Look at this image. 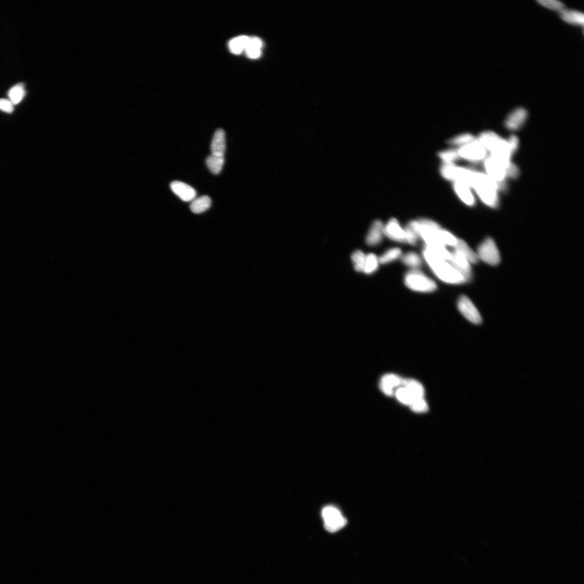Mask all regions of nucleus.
I'll use <instances>...</instances> for the list:
<instances>
[{"label":"nucleus","instance_id":"nucleus-32","mask_svg":"<svg viewBox=\"0 0 584 584\" xmlns=\"http://www.w3.org/2000/svg\"><path fill=\"white\" fill-rule=\"evenodd\" d=\"M537 2L545 8L558 12L565 8L564 4L558 0H538Z\"/></svg>","mask_w":584,"mask_h":584},{"label":"nucleus","instance_id":"nucleus-2","mask_svg":"<svg viewBox=\"0 0 584 584\" xmlns=\"http://www.w3.org/2000/svg\"><path fill=\"white\" fill-rule=\"evenodd\" d=\"M422 253L433 272L440 280L447 284L455 285L465 283L464 277L449 262L443 260L434 251L427 248H424Z\"/></svg>","mask_w":584,"mask_h":584},{"label":"nucleus","instance_id":"nucleus-21","mask_svg":"<svg viewBox=\"0 0 584 584\" xmlns=\"http://www.w3.org/2000/svg\"><path fill=\"white\" fill-rule=\"evenodd\" d=\"M211 199L209 196L204 195L194 199L190 205V209L195 214H200L210 207Z\"/></svg>","mask_w":584,"mask_h":584},{"label":"nucleus","instance_id":"nucleus-19","mask_svg":"<svg viewBox=\"0 0 584 584\" xmlns=\"http://www.w3.org/2000/svg\"><path fill=\"white\" fill-rule=\"evenodd\" d=\"M402 386L405 387L409 391L412 396L413 401L424 398L425 394L424 387L419 382L414 379H404Z\"/></svg>","mask_w":584,"mask_h":584},{"label":"nucleus","instance_id":"nucleus-6","mask_svg":"<svg viewBox=\"0 0 584 584\" xmlns=\"http://www.w3.org/2000/svg\"><path fill=\"white\" fill-rule=\"evenodd\" d=\"M477 254L479 260L488 265L496 266L501 261L499 250L495 241L491 238H487L483 241L478 249Z\"/></svg>","mask_w":584,"mask_h":584},{"label":"nucleus","instance_id":"nucleus-17","mask_svg":"<svg viewBox=\"0 0 584 584\" xmlns=\"http://www.w3.org/2000/svg\"><path fill=\"white\" fill-rule=\"evenodd\" d=\"M560 16L565 22L577 26H583L584 23V15L582 12L576 10L563 8L561 10Z\"/></svg>","mask_w":584,"mask_h":584},{"label":"nucleus","instance_id":"nucleus-33","mask_svg":"<svg viewBox=\"0 0 584 584\" xmlns=\"http://www.w3.org/2000/svg\"><path fill=\"white\" fill-rule=\"evenodd\" d=\"M476 139L474 136L471 134L466 133L457 136V137L450 140V144L462 146L470 144Z\"/></svg>","mask_w":584,"mask_h":584},{"label":"nucleus","instance_id":"nucleus-35","mask_svg":"<svg viewBox=\"0 0 584 584\" xmlns=\"http://www.w3.org/2000/svg\"><path fill=\"white\" fill-rule=\"evenodd\" d=\"M440 158L448 164L459 158L457 150H448L439 153Z\"/></svg>","mask_w":584,"mask_h":584},{"label":"nucleus","instance_id":"nucleus-9","mask_svg":"<svg viewBox=\"0 0 584 584\" xmlns=\"http://www.w3.org/2000/svg\"><path fill=\"white\" fill-rule=\"evenodd\" d=\"M449 263L464 277L466 282L472 278L471 264L460 253L454 250L451 252Z\"/></svg>","mask_w":584,"mask_h":584},{"label":"nucleus","instance_id":"nucleus-4","mask_svg":"<svg viewBox=\"0 0 584 584\" xmlns=\"http://www.w3.org/2000/svg\"><path fill=\"white\" fill-rule=\"evenodd\" d=\"M511 163H503L490 155H488L483 162L484 173L500 186L501 190L505 187L507 169Z\"/></svg>","mask_w":584,"mask_h":584},{"label":"nucleus","instance_id":"nucleus-22","mask_svg":"<svg viewBox=\"0 0 584 584\" xmlns=\"http://www.w3.org/2000/svg\"><path fill=\"white\" fill-rule=\"evenodd\" d=\"M224 164V156L211 154L206 160V165L210 172L215 175L220 173Z\"/></svg>","mask_w":584,"mask_h":584},{"label":"nucleus","instance_id":"nucleus-12","mask_svg":"<svg viewBox=\"0 0 584 584\" xmlns=\"http://www.w3.org/2000/svg\"><path fill=\"white\" fill-rule=\"evenodd\" d=\"M384 234L396 242H406L404 229L401 228L398 221L395 218L391 219L384 227Z\"/></svg>","mask_w":584,"mask_h":584},{"label":"nucleus","instance_id":"nucleus-8","mask_svg":"<svg viewBox=\"0 0 584 584\" xmlns=\"http://www.w3.org/2000/svg\"><path fill=\"white\" fill-rule=\"evenodd\" d=\"M458 308L462 315L471 323L476 325L481 323L482 318L479 311L466 296L460 297L458 301Z\"/></svg>","mask_w":584,"mask_h":584},{"label":"nucleus","instance_id":"nucleus-29","mask_svg":"<svg viewBox=\"0 0 584 584\" xmlns=\"http://www.w3.org/2000/svg\"><path fill=\"white\" fill-rule=\"evenodd\" d=\"M396 399L402 404L409 406L413 401L412 396L409 390L404 386L397 388L395 393Z\"/></svg>","mask_w":584,"mask_h":584},{"label":"nucleus","instance_id":"nucleus-1","mask_svg":"<svg viewBox=\"0 0 584 584\" xmlns=\"http://www.w3.org/2000/svg\"><path fill=\"white\" fill-rule=\"evenodd\" d=\"M471 187L487 207L495 209L500 205V186L484 172L475 170Z\"/></svg>","mask_w":584,"mask_h":584},{"label":"nucleus","instance_id":"nucleus-13","mask_svg":"<svg viewBox=\"0 0 584 584\" xmlns=\"http://www.w3.org/2000/svg\"><path fill=\"white\" fill-rule=\"evenodd\" d=\"M173 192L185 202L192 201L196 197V191L189 185L181 181H175L170 184Z\"/></svg>","mask_w":584,"mask_h":584},{"label":"nucleus","instance_id":"nucleus-3","mask_svg":"<svg viewBox=\"0 0 584 584\" xmlns=\"http://www.w3.org/2000/svg\"><path fill=\"white\" fill-rule=\"evenodd\" d=\"M404 283L408 288L421 293H430L437 288L434 280L417 269L408 271L404 277Z\"/></svg>","mask_w":584,"mask_h":584},{"label":"nucleus","instance_id":"nucleus-7","mask_svg":"<svg viewBox=\"0 0 584 584\" xmlns=\"http://www.w3.org/2000/svg\"><path fill=\"white\" fill-rule=\"evenodd\" d=\"M457 151L459 158L475 163L484 162L488 156L486 150L477 138L474 142L462 146Z\"/></svg>","mask_w":584,"mask_h":584},{"label":"nucleus","instance_id":"nucleus-23","mask_svg":"<svg viewBox=\"0 0 584 584\" xmlns=\"http://www.w3.org/2000/svg\"><path fill=\"white\" fill-rule=\"evenodd\" d=\"M249 40V37L245 36V35L231 40L229 42V48L230 52L235 55H239L245 51Z\"/></svg>","mask_w":584,"mask_h":584},{"label":"nucleus","instance_id":"nucleus-31","mask_svg":"<svg viewBox=\"0 0 584 584\" xmlns=\"http://www.w3.org/2000/svg\"><path fill=\"white\" fill-rule=\"evenodd\" d=\"M409 406L412 411L418 413V414H422V413H425L429 410V406L424 399V397L413 401Z\"/></svg>","mask_w":584,"mask_h":584},{"label":"nucleus","instance_id":"nucleus-34","mask_svg":"<svg viewBox=\"0 0 584 584\" xmlns=\"http://www.w3.org/2000/svg\"><path fill=\"white\" fill-rule=\"evenodd\" d=\"M406 242L411 245H415L418 239L419 235L410 226L407 225L404 229Z\"/></svg>","mask_w":584,"mask_h":584},{"label":"nucleus","instance_id":"nucleus-5","mask_svg":"<svg viewBox=\"0 0 584 584\" xmlns=\"http://www.w3.org/2000/svg\"><path fill=\"white\" fill-rule=\"evenodd\" d=\"M322 517L325 529L334 533L339 531L347 524V520L341 512L334 506H326L322 511Z\"/></svg>","mask_w":584,"mask_h":584},{"label":"nucleus","instance_id":"nucleus-10","mask_svg":"<svg viewBox=\"0 0 584 584\" xmlns=\"http://www.w3.org/2000/svg\"><path fill=\"white\" fill-rule=\"evenodd\" d=\"M528 117V113L525 108H518L507 116L505 122V126L510 131L520 130L524 125Z\"/></svg>","mask_w":584,"mask_h":584},{"label":"nucleus","instance_id":"nucleus-36","mask_svg":"<svg viewBox=\"0 0 584 584\" xmlns=\"http://www.w3.org/2000/svg\"><path fill=\"white\" fill-rule=\"evenodd\" d=\"M0 110L4 112L12 113L14 112V104L10 100L0 99Z\"/></svg>","mask_w":584,"mask_h":584},{"label":"nucleus","instance_id":"nucleus-16","mask_svg":"<svg viewBox=\"0 0 584 584\" xmlns=\"http://www.w3.org/2000/svg\"><path fill=\"white\" fill-rule=\"evenodd\" d=\"M226 149L225 133L223 129L216 130L211 144V154L224 156Z\"/></svg>","mask_w":584,"mask_h":584},{"label":"nucleus","instance_id":"nucleus-28","mask_svg":"<svg viewBox=\"0 0 584 584\" xmlns=\"http://www.w3.org/2000/svg\"><path fill=\"white\" fill-rule=\"evenodd\" d=\"M401 250L399 248H392L387 250L379 258V263L387 264L400 257Z\"/></svg>","mask_w":584,"mask_h":584},{"label":"nucleus","instance_id":"nucleus-15","mask_svg":"<svg viewBox=\"0 0 584 584\" xmlns=\"http://www.w3.org/2000/svg\"><path fill=\"white\" fill-rule=\"evenodd\" d=\"M454 188L456 193L462 202L469 206L475 205L476 199L469 186L459 181H456Z\"/></svg>","mask_w":584,"mask_h":584},{"label":"nucleus","instance_id":"nucleus-11","mask_svg":"<svg viewBox=\"0 0 584 584\" xmlns=\"http://www.w3.org/2000/svg\"><path fill=\"white\" fill-rule=\"evenodd\" d=\"M404 379L395 374H387L381 377L380 382V390L389 396L395 395L396 390L402 386Z\"/></svg>","mask_w":584,"mask_h":584},{"label":"nucleus","instance_id":"nucleus-37","mask_svg":"<svg viewBox=\"0 0 584 584\" xmlns=\"http://www.w3.org/2000/svg\"><path fill=\"white\" fill-rule=\"evenodd\" d=\"M507 140L510 146L512 152L515 154L520 147L519 139H518L516 135H511L509 138L507 139Z\"/></svg>","mask_w":584,"mask_h":584},{"label":"nucleus","instance_id":"nucleus-26","mask_svg":"<svg viewBox=\"0 0 584 584\" xmlns=\"http://www.w3.org/2000/svg\"><path fill=\"white\" fill-rule=\"evenodd\" d=\"M379 258L374 253L366 255L363 272L367 274L374 273L378 269Z\"/></svg>","mask_w":584,"mask_h":584},{"label":"nucleus","instance_id":"nucleus-27","mask_svg":"<svg viewBox=\"0 0 584 584\" xmlns=\"http://www.w3.org/2000/svg\"><path fill=\"white\" fill-rule=\"evenodd\" d=\"M437 234L438 239L442 245L445 247L449 246L454 248L456 246L458 239L449 231L440 229L438 230Z\"/></svg>","mask_w":584,"mask_h":584},{"label":"nucleus","instance_id":"nucleus-30","mask_svg":"<svg viewBox=\"0 0 584 584\" xmlns=\"http://www.w3.org/2000/svg\"><path fill=\"white\" fill-rule=\"evenodd\" d=\"M366 255L361 250H356L352 254L351 258L353 261L355 269L357 271H363Z\"/></svg>","mask_w":584,"mask_h":584},{"label":"nucleus","instance_id":"nucleus-24","mask_svg":"<svg viewBox=\"0 0 584 584\" xmlns=\"http://www.w3.org/2000/svg\"><path fill=\"white\" fill-rule=\"evenodd\" d=\"M25 95L24 85L20 83L14 85L8 92V97L13 104H17L21 102Z\"/></svg>","mask_w":584,"mask_h":584},{"label":"nucleus","instance_id":"nucleus-20","mask_svg":"<svg viewBox=\"0 0 584 584\" xmlns=\"http://www.w3.org/2000/svg\"><path fill=\"white\" fill-rule=\"evenodd\" d=\"M263 42L256 37L249 38L245 51L247 56L250 59H255L260 57Z\"/></svg>","mask_w":584,"mask_h":584},{"label":"nucleus","instance_id":"nucleus-14","mask_svg":"<svg viewBox=\"0 0 584 584\" xmlns=\"http://www.w3.org/2000/svg\"><path fill=\"white\" fill-rule=\"evenodd\" d=\"M383 235V224L380 220L375 221L366 236V244L371 246L379 245L381 242Z\"/></svg>","mask_w":584,"mask_h":584},{"label":"nucleus","instance_id":"nucleus-25","mask_svg":"<svg viewBox=\"0 0 584 584\" xmlns=\"http://www.w3.org/2000/svg\"><path fill=\"white\" fill-rule=\"evenodd\" d=\"M401 261L405 265L414 270L418 269L422 265V261L419 255L413 251L402 256Z\"/></svg>","mask_w":584,"mask_h":584},{"label":"nucleus","instance_id":"nucleus-18","mask_svg":"<svg viewBox=\"0 0 584 584\" xmlns=\"http://www.w3.org/2000/svg\"><path fill=\"white\" fill-rule=\"evenodd\" d=\"M454 248L455 250L460 253L471 264H477L479 261L477 253L470 248L465 241L458 239Z\"/></svg>","mask_w":584,"mask_h":584}]
</instances>
